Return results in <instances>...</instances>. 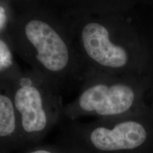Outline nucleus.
<instances>
[{
	"mask_svg": "<svg viewBox=\"0 0 153 153\" xmlns=\"http://www.w3.org/2000/svg\"><path fill=\"white\" fill-rule=\"evenodd\" d=\"M19 153H77L72 149L60 143L38 144L20 151Z\"/></svg>",
	"mask_w": 153,
	"mask_h": 153,
	"instance_id": "nucleus-8",
	"label": "nucleus"
},
{
	"mask_svg": "<svg viewBox=\"0 0 153 153\" xmlns=\"http://www.w3.org/2000/svg\"><path fill=\"white\" fill-rule=\"evenodd\" d=\"M11 16L9 11H7L2 6H0V32H3L4 30L7 29Z\"/></svg>",
	"mask_w": 153,
	"mask_h": 153,
	"instance_id": "nucleus-9",
	"label": "nucleus"
},
{
	"mask_svg": "<svg viewBox=\"0 0 153 153\" xmlns=\"http://www.w3.org/2000/svg\"><path fill=\"white\" fill-rule=\"evenodd\" d=\"M16 5L7 28L15 52L62 93L80 86L85 68L55 2L20 1Z\"/></svg>",
	"mask_w": 153,
	"mask_h": 153,
	"instance_id": "nucleus-1",
	"label": "nucleus"
},
{
	"mask_svg": "<svg viewBox=\"0 0 153 153\" xmlns=\"http://www.w3.org/2000/svg\"><path fill=\"white\" fill-rule=\"evenodd\" d=\"M14 51L10 41H7L0 37V76L9 83L18 78L23 72L15 60Z\"/></svg>",
	"mask_w": 153,
	"mask_h": 153,
	"instance_id": "nucleus-7",
	"label": "nucleus"
},
{
	"mask_svg": "<svg viewBox=\"0 0 153 153\" xmlns=\"http://www.w3.org/2000/svg\"><path fill=\"white\" fill-rule=\"evenodd\" d=\"M61 9L85 76L146 75L148 56L133 9L104 14Z\"/></svg>",
	"mask_w": 153,
	"mask_h": 153,
	"instance_id": "nucleus-2",
	"label": "nucleus"
},
{
	"mask_svg": "<svg viewBox=\"0 0 153 153\" xmlns=\"http://www.w3.org/2000/svg\"><path fill=\"white\" fill-rule=\"evenodd\" d=\"M133 15L146 49V75L150 81L151 98L153 101V8L148 1H138L133 9Z\"/></svg>",
	"mask_w": 153,
	"mask_h": 153,
	"instance_id": "nucleus-6",
	"label": "nucleus"
},
{
	"mask_svg": "<svg viewBox=\"0 0 153 153\" xmlns=\"http://www.w3.org/2000/svg\"><path fill=\"white\" fill-rule=\"evenodd\" d=\"M57 143L77 153H153V102L137 114L87 123L63 120Z\"/></svg>",
	"mask_w": 153,
	"mask_h": 153,
	"instance_id": "nucleus-3",
	"label": "nucleus"
},
{
	"mask_svg": "<svg viewBox=\"0 0 153 153\" xmlns=\"http://www.w3.org/2000/svg\"><path fill=\"white\" fill-rule=\"evenodd\" d=\"M150 89L147 75L87 74L76 98L64 105L63 120L87 116L108 119L137 114L153 102Z\"/></svg>",
	"mask_w": 153,
	"mask_h": 153,
	"instance_id": "nucleus-4",
	"label": "nucleus"
},
{
	"mask_svg": "<svg viewBox=\"0 0 153 153\" xmlns=\"http://www.w3.org/2000/svg\"><path fill=\"white\" fill-rule=\"evenodd\" d=\"M10 85L22 150L41 144L64 120L62 93L30 68L23 70Z\"/></svg>",
	"mask_w": 153,
	"mask_h": 153,
	"instance_id": "nucleus-5",
	"label": "nucleus"
}]
</instances>
